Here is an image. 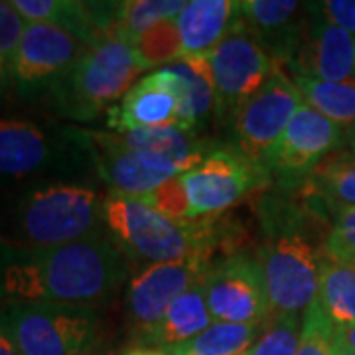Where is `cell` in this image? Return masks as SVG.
<instances>
[{"label": "cell", "instance_id": "6da1fadb", "mask_svg": "<svg viewBox=\"0 0 355 355\" xmlns=\"http://www.w3.org/2000/svg\"><path fill=\"white\" fill-rule=\"evenodd\" d=\"M128 277L127 254L101 233L60 247H18L0 241V304L101 308Z\"/></svg>", "mask_w": 355, "mask_h": 355}, {"label": "cell", "instance_id": "7a4b0ae2", "mask_svg": "<svg viewBox=\"0 0 355 355\" xmlns=\"http://www.w3.org/2000/svg\"><path fill=\"white\" fill-rule=\"evenodd\" d=\"M101 193L81 180H46L14 193L0 211V241L60 247L105 233Z\"/></svg>", "mask_w": 355, "mask_h": 355}, {"label": "cell", "instance_id": "3957f363", "mask_svg": "<svg viewBox=\"0 0 355 355\" xmlns=\"http://www.w3.org/2000/svg\"><path fill=\"white\" fill-rule=\"evenodd\" d=\"M103 214L105 227L121 251L135 261L148 263V266L190 257L209 261L211 253L223 247V225L211 219H168L139 200L116 191L105 196Z\"/></svg>", "mask_w": 355, "mask_h": 355}, {"label": "cell", "instance_id": "277c9868", "mask_svg": "<svg viewBox=\"0 0 355 355\" xmlns=\"http://www.w3.org/2000/svg\"><path fill=\"white\" fill-rule=\"evenodd\" d=\"M265 243L259 249L270 312L275 316L300 314L314 304L320 284V257L306 235L298 211L268 207Z\"/></svg>", "mask_w": 355, "mask_h": 355}, {"label": "cell", "instance_id": "5b68a950", "mask_svg": "<svg viewBox=\"0 0 355 355\" xmlns=\"http://www.w3.org/2000/svg\"><path fill=\"white\" fill-rule=\"evenodd\" d=\"M146 71L132 46L107 36L89 48L73 69L50 93L53 111L77 123H91L123 99L135 79Z\"/></svg>", "mask_w": 355, "mask_h": 355}, {"label": "cell", "instance_id": "8992f818", "mask_svg": "<svg viewBox=\"0 0 355 355\" xmlns=\"http://www.w3.org/2000/svg\"><path fill=\"white\" fill-rule=\"evenodd\" d=\"M89 164L83 130L0 119V182L73 180Z\"/></svg>", "mask_w": 355, "mask_h": 355}, {"label": "cell", "instance_id": "52a82bcc", "mask_svg": "<svg viewBox=\"0 0 355 355\" xmlns=\"http://www.w3.org/2000/svg\"><path fill=\"white\" fill-rule=\"evenodd\" d=\"M0 326L22 355H89L101 338V314L87 306L0 304Z\"/></svg>", "mask_w": 355, "mask_h": 355}, {"label": "cell", "instance_id": "ba28073f", "mask_svg": "<svg viewBox=\"0 0 355 355\" xmlns=\"http://www.w3.org/2000/svg\"><path fill=\"white\" fill-rule=\"evenodd\" d=\"M207 60L214 81L216 116L221 123H233L243 105L280 67L245 28L241 18L207 53Z\"/></svg>", "mask_w": 355, "mask_h": 355}, {"label": "cell", "instance_id": "9c48e42d", "mask_svg": "<svg viewBox=\"0 0 355 355\" xmlns=\"http://www.w3.org/2000/svg\"><path fill=\"white\" fill-rule=\"evenodd\" d=\"M89 50L81 40L62 28L26 22L14 53L10 91L20 101L50 97L73 65Z\"/></svg>", "mask_w": 355, "mask_h": 355}, {"label": "cell", "instance_id": "30bf717a", "mask_svg": "<svg viewBox=\"0 0 355 355\" xmlns=\"http://www.w3.org/2000/svg\"><path fill=\"white\" fill-rule=\"evenodd\" d=\"M180 178L188 193L191 219L225 211L270 180L263 166L247 160L235 146H217Z\"/></svg>", "mask_w": 355, "mask_h": 355}, {"label": "cell", "instance_id": "8fae6325", "mask_svg": "<svg viewBox=\"0 0 355 355\" xmlns=\"http://www.w3.org/2000/svg\"><path fill=\"white\" fill-rule=\"evenodd\" d=\"M304 97L280 67L233 119L235 148L253 164H265L266 154L279 142Z\"/></svg>", "mask_w": 355, "mask_h": 355}, {"label": "cell", "instance_id": "7c38bea8", "mask_svg": "<svg viewBox=\"0 0 355 355\" xmlns=\"http://www.w3.org/2000/svg\"><path fill=\"white\" fill-rule=\"evenodd\" d=\"M202 286L214 322L263 324L272 314L263 266L253 254H231L211 265Z\"/></svg>", "mask_w": 355, "mask_h": 355}, {"label": "cell", "instance_id": "4fadbf2b", "mask_svg": "<svg viewBox=\"0 0 355 355\" xmlns=\"http://www.w3.org/2000/svg\"><path fill=\"white\" fill-rule=\"evenodd\" d=\"M209 266L211 263L207 259L190 257L176 263L146 266L128 282L125 312L139 345H142L144 340L156 330V326L164 320L170 306L184 292L202 282Z\"/></svg>", "mask_w": 355, "mask_h": 355}, {"label": "cell", "instance_id": "5bb4252c", "mask_svg": "<svg viewBox=\"0 0 355 355\" xmlns=\"http://www.w3.org/2000/svg\"><path fill=\"white\" fill-rule=\"evenodd\" d=\"M345 142V128L331 123L308 103L296 111L279 142L266 154L265 168L282 182H306Z\"/></svg>", "mask_w": 355, "mask_h": 355}, {"label": "cell", "instance_id": "9a60e30c", "mask_svg": "<svg viewBox=\"0 0 355 355\" xmlns=\"http://www.w3.org/2000/svg\"><path fill=\"white\" fill-rule=\"evenodd\" d=\"M89 154L97 174L111 191L128 198H142L170 178L180 176L184 168L162 154L128 150L113 132L83 130Z\"/></svg>", "mask_w": 355, "mask_h": 355}, {"label": "cell", "instance_id": "2e32d148", "mask_svg": "<svg viewBox=\"0 0 355 355\" xmlns=\"http://www.w3.org/2000/svg\"><path fill=\"white\" fill-rule=\"evenodd\" d=\"M306 6L296 0H247L239 18L277 64H291L312 18Z\"/></svg>", "mask_w": 355, "mask_h": 355}, {"label": "cell", "instance_id": "e0dca14e", "mask_svg": "<svg viewBox=\"0 0 355 355\" xmlns=\"http://www.w3.org/2000/svg\"><path fill=\"white\" fill-rule=\"evenodd\" d=\"M291 65L292 76L334 83L355 81V36L326 22L312 4L310 24Z\"/></svg>", "mask_w": 355, "mask_h": 355}, {"label": "cell", "instance_id": "ac0fdd59", "mask_svg": "<svg viewBox=\"0 0 355 355\" xmlns=\"http://www.w3.org/2000/svg\"><path fill=\"white\" fill-rule=\"evenodd\" d=\"M178 101L170 87L164 67L142 77L105 111V125L111 132L123 135L128 130L153 127H176Z\"/></svg>", "mask_w": 355, "mask_h": 355}, {"label": "cell", "instance_id": "d6986e66", "mask_svg": "<svg viewBox=\"0 0 355 355\" xmlns=\"http://www.w3.org/2000/svg\"><path fill=\"white\" fill-rule=\"evenodd\" d=\"M178 101L176 127L200 132L216 111L214 81L207 55L182 58L164 67Z\"/></svg>", "mask_w": 355, "mask_h": 355}, {"label": "cell", "instance_id": "ffe728a7", "mask_svg": "<svg viewBox=\"0 0 355 355\" xmlns=\"http://www.w3.org/2000/svg\"><path fill=\"white\" fill-rule=\"evenodd\" d=\"M241 2L233 0H191L176 18L182 58L207 55L233 30L239 20Z\"/></svg>", "mask_w": 355, "mask_h": 355}, {"label": "cell", "instance_id": "44dd1931", "mask_svg": "<svg viewBox=\"0 0 355 355\" xmlns=\"http://www.w3.org/2000/svg\"><path fill=\"white\" fill-rule=\"evenodd\" d=\"M114 139L119 140L128 150H140V153L162 154L166 158L174 160L186 170H190L196 164H200L203 158L217 148L214 140L202 139L193 130L174 127H153L128 130L123 135L113 132Z\"/></svg>", "mask_w": 355, "mask_h": 355}, {"label": "cell", "instance_id": "7402d4cb", "mask_svg": "<svg viewBox=\"0 0 355 355\" xmlns=\"http://www.w3.org/2000/svg\"><path fill=\"white\" fill-rule=\"evenodd\" d=\"M211 324H214V318L205 302L202 282H198L170 306L164 320L156 326V330L144 340L140 347L168 349V347H174L196 338L198 334L207 330Z\"/></svg>", "mask_w": 355, "mask_h": 355}, {"label": "cell", "instance_id": "603a6c76", "mask_svg": "<svg viewBox=\"0 0 355 355\" xmlns=\"http://www.w3.org/2000/svg\"><path fill=\"white\" fill-rule=\"evenodd\" d=\"M318 308L338 330L355 326V266L330 259L320 263Z\"/></svg>", "mask_w": 355, "mask_h": 355}, {"label": "cell", "instance_id": "cb8c5ba5", "mask_svg": "<svg viewBox=\"0 0 355 355\" xmlns=\"http://www.w3.org/2000/svg\"><path fill=\"white\" fill-rule=\"evenodd\" d=\"M265 328V324L214 322L196 338L160 352L164 355H243L253 347L254 338Z\"/></svg>", "mask_w": 355, "mask_h": 355}, {"label": "cell", "instance_id": "d4e9b609", "mask_svg": "<svg viewBox=\"0 0 355 355\" xmlns=\"http://www.w3.org/2000/svg\"><path fill=\"white\" fill-rule=\"evenodd\" d=\"M306 103L340 127H355V81H320L312 77L294 76Z\"/></svg>", "mask_w": 355, "mask_h": 355}, {"label": "cell", "instance_id": "484cf974", "mask_svg": "<svg viewBox=\"0 0 355 355\" xmlns=\"http://www.w3.org/2000/svg\"><path fill=\"white\" fill-rule=\"evenodd\" d=\"M310 193L336 205H355V154H331L306 178Z\"/></svg>", "mask_w": 355, "mask_h": 355}, {"label": "cell", "instance_id": "4316f807", "mask_svg": "<svg viewBox=\"0 0 355 355\" xmlns=\"http://www.w3.org/2000/svg\"><path fill=\"white\" fill-rule=\"evenodd\" d=\"M184 0H128L119 2L114 36L132 44L142 32L164 20H176L186 8Z\"/></svg>", "mask_w": 355, "mask_h": 355}, {"label": "cell", "instance_id": "83f0119b", "mask_svg": "<svg viewBox=\"0 0 355 355\" xmlns=\"http://www.w3.org/2000/svg\"><path fill=\"white\" fill-rule=\"evenodd\" d=\"M130 46L140 64L146 67V71L156 69L158 65L174 64L182 60V38L176 20L158 22L146 32H142Z\"/></svg>", "mask_w": 355, "mask_h": 355}, {"label": "cell", "instance_id": "f1b7e54d", "mask_svg": "<svg viewBox=\"0 0 355 355\" xmlns=\"http://www.w3.org/2000/svg\"><path fill=\"white\" fill-rule=\"evenodd\" d=\"M338 331L314 302L302 318V334L296 355H342Z\"/></svg>", "mask_w": 355, "mask_h": 355}, {"label": "cell", "instance_id": "f546056e", "mask_svg": "<svg viewBox=\"0 0 355 355\" xmlns=\"http://www.w3.org/2000/svg\"><path fill=\"white\" fill-rule=\"evenodd\" d=\"M302 334L300 314H284L272 320L249 349L251 355H296Z\"/></svg>", "mask_w": 355, "mask_h": 355}, {"label": "cell", "instance_id": "4dcf8cb0", "mask_svg": "<svg viewBox=\"0 0 355 355\" xmlns=\"http://www.w3.org/2000/svg\"><path fill=\"white\" fill-rule=\"evenodd\" d=\"M26 20L14 10L10 2L0 0V105L10 93L12 62Z\"/></svg>", "mask_w": 355, "mask_h": 355}, {"label": "cell", "instance_id": "1f68e13d", "mask_svg": "<svg viewBox=\"0 0 355 355\" xmlns=\"http://www.w3.org/2000/svg\"><path fill=\"white\" fill-rule=\"evenodd\" d=\"M336 219L324 241L326 259L355 266V205H336Z\"/></svg>", "mask_w": 355, "mask_h": 355}, {"label": "cell", "instance_id": "d6a6232c", "mask_svg": "<svg viewBox=\"0 0 355 355\" xmlns=\"http://www.w3.org/2000/svg\"><path fill=\"white\" fill-rule=\"evenodd\" d=\"M142 202L146 207L154 209L156 214L176 219V221H191V209L188 202V193L184 188L182 178H170L164 184H160L153 191L144 193L142 198H135Z\"/></svg>", "mask_w": 355, "mask_h": 355}, {"label": "cell", "instance_id": "836d02e7", "mask_svg": "<svg viewBox=\"0 0 355 355\" xmlns=\"http://www.w3.org/2000/svg\"><path fill=\"white\" fill-rule=\"evenodd\" d=\"M316 12L334 26H340L355 36V0H326L314 4Z\"/></svg>", "mask_w": 355, "mask_h": 355}, {"label": "cell", "instance_id": "e575fe53", "mask_svg": "<svg viewBox=\"0 0 355 355\" xmlns=\"http://www.w3.org/2000/svg\"><path fill=\"white\" fill-rule=\"evenodd\" d=\"M89 355H164L160 349H150V347H135V349H119V352H91Z\"/></svg>", "mask_w": 355, "mask_h": 355}, {"label": "cell", "instance_id": "d590c367", "mask_svg": "<svg viewBox=\"0 0 355 355\" xmlns=\"http://www.w3.org/2000/svg\"><path fill=\"white\" fill-rule=\"evenodd\" d=\"M0 355H22L18 345L14 343V340L8 336V331L0 326Z\"/></svg>", "mask_w": 355, "mask_h": 355}, {"label": "cell", "instance_id": "8d00e7d4", "mask_svg": "<svg viewBox=\"0 0 355 355\" xmlns=\"http://www.w3.org/2000/svg\"><path fill=\"white\" fill-rule=\"evenodd\" d=\"M340 336V345L343 349H355V326L354 328H345L338 331Z\"/></svg>", "mask_w": 355, "mask_h": 355}, {"label": "cell", "instance_id": "74e56055", "mask_svg": "<svg viewBox=\"0 0 355 355\" xmlns=\"http://www.w3.org/2000/svg\"><path fill=\"white\" fill-rule=\"evenodd\" d=\"M345 140L349 142V146H352V153L355 154V127L347 128V130H345Z\"/></svg>", "mask_w": 355, "mask_h": 355}, {"label": "cell", "instance_id": "f35d334b", "mask_svg": "<svg viewBox=\"0 0 355 355\" xmlns=\"http://www.w3.org/2000/svg\"><path fill=\"white\" fill-rule=\"evenodd\" d=\"M342 355H355V349H343L342 347Z\"/></svg>", "mask_w": 355, "mask_h": 355}, {"label": "cell", "instance_id": "ab89813d", "mask_svg": "<svg viewBox=\"0 0 355 355\" xmlns=\"http://www.w3.org/2000/svg\"><path fill=\"white\" fill-rule=\"evenodd\" d=\"M243 355H251V354H249V352H245V354H243Z\"/></svg>", "mask_w": 355, "mask_h": 355}]
</instances>
